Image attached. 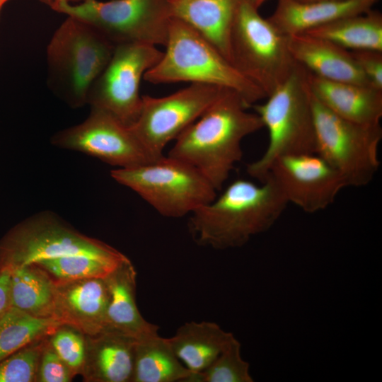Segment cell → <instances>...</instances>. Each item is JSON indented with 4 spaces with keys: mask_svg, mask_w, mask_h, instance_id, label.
Segmentation results:
<instances>
[{
    "mask_svg": "<svg viewBox=\"0 0 382 382\" xmlns=\"http://www.w3.org/2000/svg\"><path fill=\"white\" fill-rule=\"evenodd\" d=\"M52 141L58 146L86 153L120 168L158 158L144 146L130 126L96 109H91L82 123L55 134Z\"/></svg>",
    "mask_w": 382,
    "mask_h": 382,
    "instance_id": "obj_13",
    "label": "cell"
},
{
    "mask_svg": "<svg viewBox=\"0 0 382 382\" xmlns=\"http://www.w3.org/2000/svg\"><path fill=\"white\" fill-rule=\"evenodd\" d=\"M163 54L157 46L125 43L115 47L108 63L91 86L87 103L131 126L140 111L141 80Z\"/></svg>",
    "mask_w": 382,
    "mask_h": 382,
    "instance_id": "obj_11",
    "label": "cell"
},
{
    "mask_svg": "<svg viewBox=\"0 0 382 382\" xmlns=\"http://www.w3.org/2000/svg\"><path fill=\"white\" fill-rule=\"evenodd\" d=\"M122 263L84 255L62 256L35 262L48 272L56 282L104 279Z\"/></svg>",
    "mask_w": 382,
    "mask_h": 382,
    "instance_id": "obj_27",
    "label": "cell"
},
{
    "mask_svg": "<svg viewBox=\"0 0 382 382\" xmlns=\"http://www.w3.org/2000/svg\"><path fill=\"white\" fill-rule=\"evenodd\" d=\"M252 107L269 132L262 156L247 166L253 178L263 182L278 158L291 154L316 153V130L306 70L298 64L290 77Z\"/></svg>",
    "mask_w": 382,
    "mask_h": 382,
    "instance_id": "obj_4",
    "label": "cell"
},
{
    "mask_svg": "<svg viewBox=\"0 0 382 382\" xmlns=\"http://www.w3.org/2000/svg\"><path fill=\"white\" fill-rule=\"evenodd\" d=\"M1 8H2V6H0V11H1Z\"/></svg>",
    "mask_w": 382,
    "mask_h": 382,
    "instance_id": "obj_39",
    "label": "cell"
},
{
    "mask_svg": "<svg viewBox=\"0 0 382 382\" xmlns=\"http://www.w3.org/2000/svg\"><path fill=\"white\" fill-rule=\"evenodd\" d=\"M214 322H187L167 338L173 351L192 374L206 369L233 340Z\"/></svg>",
    "mask_w": 382,
    "mask_h": 382,
    "instance_id": "obj_22",
    "label": "cell"
},
{
    "mask_svg": "<svg viewBox=\"0 0 382 382\" xmlns=\"http://www.w3.org/2000/svg\"><path fill=\"white\" fill-rule=\"evenodd\" d=\"M110 175L167 217L192 214L216 197L217 190L201 172L168 155L135 167L113 170Z\"/></svg>",
    "mask_w": 382,
    "mask_h": 382,
    "instance_id": "obj_6",
    "label": "cell"
},
{
    "mask_svg": "<svg viewBox=\"0 0 382 382\" xmlns=\"http://www.w3.org/2000/svg\"><path fill=\"white\" fill-rule=\"evenodd\" d=\"M267 178L273 180L288 204L308 213L329 207L347 187L341 175L316 153L281 156L272 163Z\"/></svg>",
    "mask_w": 382,
    "mask_h": 382,
    "instance_id": "obj_14",
    "label": "cell"
},
{
    "mask_svg": "<svg viewBox=\"0 0 382 382\" xmlns=\"http://www.w3.org/2000/svg\"><path fill=\"white\" fill-rule=\"evenodd\" d=\"M248 108L236 92L225 88L175 139L168 155L194 166L220 190L242 158V140L264 127Z\"/></svg>",
    "mask_w": 382,
    "mask_h": 382,
    "instance_id": "obj_1",
    "label": "cell"
},
{
    "mask_svg": "<svg viewBox=\"0 0 382 382\" xmlns=\"http://www.w3.org/2000/svg\"><path fill=\"white\" fill-rule=\"evenodd\" d=\"M230 60L267 97L293 74L298 64L282 34L258 9L241 1L230 35Z\"/></svg>",
    "mask_w": 382,
    "mask_h": 382,
    "instance_id": "obj_7",
    "label": "cell"
},
{
    "mask_svg": "<svg viewBox=\"0 0 382 382\" xmlns=\"http://www.w3.org/2000/svg\"><path fill=\"white\" fill-rule=\"evenodd\" d=\"M67 1L69 2H70V3L74 4V3H79V2H81V1H83L84 0H67Z\"/></svg>",
    "mask_w": 382,
    "mask_h": 382,
    "instance_id": "obj_36",
    "label": "cell"
},
{
    "mask_svg": "<svg viewBox=\"0 0 382 382\" xmlns=\"http://www.w3.org/2000/svg\"><path fill=\"white\" fill-rule=\"evenodd\" d=\"M241 0H169L172 17L186 23L230 62V35Z\"/></svg>",
    "mask_w": 382,
    "mask_h": 382,
    "instance_id": "obj_21",
    "label": "cell"
},
{
    "mask_svg": "<svg viewBox=\"0 0 382 382\" xmlns=\"http://www.w3.org/2000/svg\"><path fill=\"white\" fill-rule=\"evenodd\" d=\"M73 377V374L52 347L48 340L42 352L36 381L69 382Z\"/></svg>",
    "mask_w": 382,
    "mask_h": 382,
    "instance_id": "obj_31",
    "label": "cell"
},
{
    "mask_svg": "<svg viewBox=\"0 0 382 382\" xmlns=\"http://www.w3.org/2000/svg\"><path fill=\"white\" fill-rule=\"evenodd\" d=\"M165 47L158 62L144 74L149 83L185 81L228 88L248 108L266 98L209 41L183 21L172 17Z\"/></svg>",
    "mask_w": 382,
    "mask_h": 382,
    "instance_id": "obj_3",
    "label": "cell"
},
{
    "mask_svg": "<svg viewBox=\"0 0 382 382\" xmlns=\"http://www.w3.org/2000/svg\"><path fill=\"white\" fill-rule=\"evenodd\" d=\"M306 33L328 40L351 51H382V15L378 11L345 17Z\"/></svg>",
    "mask_w": 382,
    "mask_h": 382,
    "instance_id": "obj_25",
    "label": "cell"
},
{
    "mask_svg": "<svg viewBox=\"0 0 382 382\" xmlns=\"http://www.w3.org/2000/svg\"><path fill=\"white\" fill-rule=\"evenodd\" d=\"M242 1L258 9L267 0H241Z\"/></svg>",
    "mask_w": 382,
    "mask_h": 382,
    "instance_id": "obj_34",
    "label": "cell"
},
{
    "mask_svg": "<svg viewBox=\"0 0 382 382\" xmlns=\"http://www.w3.org/2000/svg\"><path fill=\"white\" fill-rule=\"evenodd\" d=\"M56 284L57 319L86 335L106 331L109 292L105 279L56 282Z\"/></svg>",
    "mask_w": 382,
    "mask_h": 382,
    "instance_id": "obj_15",
    "label": "cell"
},
{
    "mask_svg": "<svg viewBox=\"0 0 382 382\" xmlns=\"http://www.w3.org/2000/svg\"><path fill=\"white\" fill-rule=\"evenodd\" d=\"M86 360L81 375L86 381H132L135 340L115 332L86 335Z\"/></svg>",
    "mask_w": 382,
    "mask_h": 382,
    "instance_id": "obj_20",
    "label": "cell"
},
{
    "mask_svg": "<svg viewBox=\"0 0 382 382\" xmlns=\"http://www.w3.org/2000/svg\"><path fill=\"white\" fill-rule=\"evenodd\" d=\"M377 0L299 1L278 0L268 18L285 35L302 33L336 20L371 10Z\"/></svg>",
    "mask_w": 382,
    "mask_h": 382,
    "instance_id": "obj_18",
    "label": "cell"
},
{
    "mask_svg": "<svg viewBox=\"0 0 382 382\" xmlns=\"http://www.w3.org/2000/svg\"><path fill=\"white\" fill-rule=\"evenodd\" d=\"M48 337L36 340L0 361V382H33Z\"/></svg>",
    "mask_w": 382,
    "mask_h": 382,
    "instance_id": "obj_29",
    "label": "cell"
},
{
    "mask_svg": "<svg viewBox=\"0 0 382 382\" xmlns=\"http://www.w3.org/2000/svg\"><path fill=\"white\" fill-rule=\"evenodd\" d=\"M52 9L86 22L115 46H165L172 18L169 0H59Z\"/></svg>",
    "mask_w": 382,
    "mask_h": 382,
    "instance_id": "obj_9",
    "label": "cell"
},
{
    "mask_svg": "<svg viewBox=\"0 0 382 382\" xmlns=\"http://www.w3.org/2000/svg\"><path fill=\"white\" fill-rule=\"evenodd\" d=\"M11 299L12 307L30 316L57 318L56 282L35 263L11 271Z\"/></svg>",
    "mask_w": 382,
    "mask_h": 382,
    "instance_id": "obj_24",
    "label": "cell"
},
{
    "mask_svg": "<svg viewBox=\"0 0 382 382\" xmlns=\"http://www.w3.org/2000/svg\"><path fill=\"white\" fill-rule=\"evenodd\" d=\"M11 275V272L8 270H0V319L12 307Z\"/></svg>",
    "mask_w": 382,
    "mask_h": 382,
    "instance_id": "obj_33",
    "label": "cell"
},
{
    "mask_svg": "<svg viewBox=\"0 0 382 382\" xmlns=\"http://www.w3.org/2000/svg\"><path fill=\"white\" fill-rule=\"evenodd\" d=\"M192 375L158 332L135 340L132 382H188Z\"/></svg>",
    "mask_w": 382,
    "mask_h": 382,
    "instance_id": "obj_23",
    "label": "cell"
},
{
    "mask_svg": "<svg viewBox=\"0 0 382 382\" xmlns=\"http://www.w3.org/2000/svg\"><path fill=\"white\" fill-rule=\"evenodd\" d=\"M224 89L193 83L166 96H142L139 113L130 127L148 151L159 158L166 145L195 122Z\"/></svg>",
    "mask_w": 382,
    "mask_h": 382,
    "instance_id": "obj_12",
    "label": "cell"
},
{
    "mask_svg": "<svg viewBox=\"0 0 382 382\" xmlns=\"http://www.w3.org/2000/svg\"><path fill=\"white\" fill-rule=\"evenodd\" d=\"M241 345L234 337L216 359L202 372L192 374L188 382H253L250 364L241 353Z\"/></svg>",
    "mask_w": 382,
    "mask_h": 382,
    "instance_id": "obj_28",
    "label": "cell"
},
{
    "mask_svg": "<svg viewBox=\"0 0 382 382\" xmlns=\"http://www.w3.org/2000/svg\"><path fill=\"white\" fill-rule=\"evenodd\" d=\"M66 325L57 318L30 316L14 307L0 319V361L22 347Z\"/></svg>",
    "mask_w": 382,
    "mask_h": 382,
    "instance_id": "obj_26",
    "label": "cell"
},
{
    "mask_svg": "<svg viewBox=\"0 0 382 382\" xmlns=\"http://www.w3.org/2000/svg\"><path fill=\"white\" fill-rule=\"evenodd\" d=\"M313 96L330 112L361 124H379L382 117V91L370 86L321 79L306 70Z\"/></svg>",
    "mask_w": 382,
    "mask_h": 382,
    "instance_id": "obj_17",
    "label": "cell"
},
{
    "mask_svg": "<svg viewBox=\"0 0 382 382\" xmlns=\"http://www.w3.org/2000/svg\"><path fill=\"white\" fill-rule=\"evenodd\" d=\"M115 47L89 24L67 16L47 47L49 88L72 107L86 104L89 90Z\"/></svg>",
    "mask_w": 382,
    "mask_h": 382,
    "instance_id": "obj_5",
    "label": "cell"
},
{
    "mask_svg": "<svg viewBox=\"0 0 382 382\" xmlns=\"http://www.w3.org/2000/svg\"><path fill=\"white\" fill-rule=\"evenodd\" d=\"M310 89V88H309ZM311 93L316 153L336 170L346 186L368 185L379 168V124H361L337 116Z\"/></svg>",
    "mask_w": 382,
    "mask_h": 382,
    "instance_id": "obj_8",
    "label": "cell"
},
{
    "mask_svg": "<svg viewBox=\"0 0 382 382\" xmlns=\"http://www.w3.org/2000/svg\"><path fill=\"white\" fill-rule=\"evenodd\" d=\"M48 340L73 376L81 374L86 360V335L71 325H62L49 336Z\"/></svg>",
    "mask_w": 382,
    "mask_h": 382,
    "instance_id": "obj_30",
    "label": "cell"
},
{
    "mask_svg": "<svg viewBox=\"0 0 382 382\" xmlns=\"http://www.w3.org/2000/svg\"><path fill=\"white\" fill-rule=\"evenodd\" d=\"M286 40L295 62L316 76L370 86L349 50L306 33L286 35Z\"/></svg>",
    "mask_w": 382,
    "mask_h": 382,
    "instance_id": "obj_16",
    "label": "cell"
},
{
    "mask_svg": "<svg viewBox=\"0 0 382 382\" xmlns=\"http://www.w3.org/2000/svg\"><path fill=\"white\" fill-rule=\"evenodd\" d=\"M261 183L236 180L218 197L193 212L189 228L195 241L214 249L234 248L269 230L288 202L272 179Z\"/></svg>",
    "mask_w": 382,
    "mask_h": 382,
    "instance_id": "obj_2",
    "label": "cell"
},
{
    "mask_svg": "<svg viewBox=\"0 0 382 382\" xmlns=\"http://www.w3.org/2000/svg\"><path fill=\"white\" fill-rule=\"evenodd\" d=\"M42 3L49 6L50 8H53L59 0H40Z\"/></svg>",
    "mask_w": 382,
    "mask_h": 382,
    "instance_id": "obj_35",
    "label": "cell"
},
{
    "mask_svg": "<svg viewBox=\"0 0 382 382\" xmlns=\"http://www.w3.org/2000/svg\"><path fill=\"white\" fill-rule=\"evenodd\" d=\"M350 52L369 85L382 91V51L364 50Z\"/></svg>",
    "mask_w": 382,
    "mask_h": 382,
    "instance_id": "obj_32",
    "label": "cell"
},
{
    "mask_svg": "<svg viewBox=\"0 0 382 382\" xmlns=\"http://www.w3.org/2000/svg\"><path fill=\"white\" fill-rule=\"evenodd\" d=\"M299 1H332V0H297Z\"/></svg>",
    "mask_w": 382,
    "mask_h": 382,
    "instance_id": "obj_37",
    "label": "cell"
},
{
    "mask_svg": "<svg viewBox=\"0 0 382 382\" xmlns=\"http://www.w3.org/2000/svg\"><path fill=\"white\" fill-rule=\"evenodd\" d=\"M67 255H84L122 263L128 258L112 246L88 237L52 214L25 221L0 242V270L14 269L40 260Z\"/></svg>",
    "mask_w": 382,
    "mask_h": 382,
    "instance_id": "obj_10",
    "label": "cell"
},
{
    "mask_svg": "<svg viewBox=\"0 0 382 382\" xmlns=\"http://www.w3.org/2000/svg\"><path fill=\"white\" fill-rule=\"evenodd\" d=\"M104 279L109 292L105 332L134 340L157 333L158 327L146 321L137 308V272L131 261L128 259Z\"/></svg>",
    "mask_w": 382,
    "mask_h": 382,
    "instance_id": "obj_19",
    "label": "cell"
},
{
    "mask_svg": "<svg viewBox=\"0 0 382 382\" xmlns=\"http://www.w3.org/2000/svg\"><path fill=\"white\" fill-rule=\"evenodd\" d=\"M8 0H0V6H4V4Z\"/></svg>",
    "mask_w": 382,
    "mask_h": 382,
    "instance_id": "obj_38",
    "label": "cell"
}]
</instances>
